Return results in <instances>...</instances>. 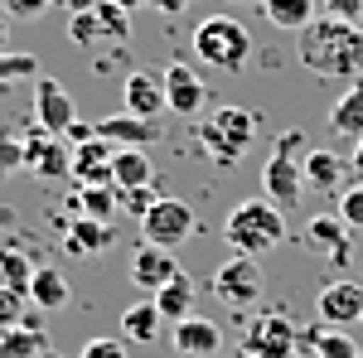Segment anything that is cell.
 <instances>
[{
	"mask_svg": "<svg viewBox=\"0 0 363 358\" xmlns=\"http://www.w3.org/2000/svg\"><path fill=\"white\" fill-rule=\"evenodd\" d=\"M150 179H155V165H150V155L145 150H121L116 145V155H112V184L116 189H150Z\"/></svg>",
	"mask_w": 363,
	"mask_h": 358,
	"instance_id": "cell-22",
	"label": "cell"
},
{
	"mask_svg": "<svg viewBox=\"0 0 363 358\" xmlns=\"http://www.w3.org/2000/svg\"><path fill=\"white\" fill-rule=\"evenodd\" d=\"M54 10H68V15H87V10H97V0H49Z\"/></svg>",
	"mask_w": 363,
	"mask_h": 358,
	"instance_id": "cell-41",
	"label": "cell"
},
{
	"mask_svg": "<svg viewBox=\"0 0 363 358\" xmlns=\"http://www.w3.org/2000/svg\"><path fill=\"white\" fill-rule=\"evenodd\" d=\"M344 174H349V165L339 160L335 150H310L306 155V184H315L320 194H339L344 189Z\"/></svg>",
	"mask_w": 363,
	"mask_h": 358,
	"instance_id": "cell-23",
	"label": "cell"
},
{
	"mask_svg": "<svg viewBox=\"0 0 363 358\" xmlns=\"http://www.w3.org/2000/svg\"><path fill=\"white\" fill-rule=\"evenodd\" d=\"M39 73V58L34 54H15V49H0V83H20Z\"/></svg>",
	"mask_w": 363,
	"mask_h": 358,
	"instance_id": "cell-31",
	"label": "cell"
},
{
	"mask_svg": "<svg viewBox=\"0 0 363 358\" xmlns=\"http://www.w3.org/2000/svg\"><path fill=\"white\" fill-rule=\"evenodd\" d=\"M112 155L116 145L107 140H83L78 150H73V179H78V189H97V184H112Z\"/></svg>",
	"mask_w": 363,
	"mask_h": 358,
	"instance_id": "cell-16",
	"label": "cell"
},
{
	"mask_svg": "<svg viewBox=\"0 0 363 358\" xmlns=\"http://www.w3.org/2000/svg\"><path fill=\"white\" fill-rule=\"evenodd\" d=\"M25 169L39 174V179H63V174H73V150H68L58 136L44 131V136L25 140Z\"/></svg>",
	"mask_w": 363,
	"mask_h": 358,
	"instance_id": "cell-14",
	"label": "cell"
},
{
	"mask_svg": "<svg viewBox=\"0 0 363 358\" xmlns=\"http://www.w3.org/2000/svg\"><path fill=\"white\" fill-rule=\"evenodd\" d=\"M34 272H39V267H34L20 247H0V286H5V291H25V296H29Z\"/></svg>",
	"mask_w": 363,
	"mask_h": 358,
	"instance_id": "cell-29",
	"label": "cell"
},
{
	"mask_svg": "<svg viewBox=\"0 0 363 358\" xmlns=\"http://www.w3.org/2000/svg\"><path fill=\"white\" fill-rule=\"evenodd\" d=\"M262 15L277 29H310L315 25V0H262Z\"/></svg>",
	"mask_w": 363,
	"mask_h": 358,
	"instance_id": "cell-26",
	"label": "cell"
},
{
	"mask_svg": "<svg viewBox=\"0 0 363 358\" xmlns=\"http://www.w3.org/2000/svg\"><path fill=\"white\" fill-rule=\"evenodd\" d=\"M354 145H359V150L349 155V169H354V174H359V179H363V140H354Z\"/></svg>",
	"mask_w": 363,
	"mask_h": 358,
	"instance_id": "cell-42",
	"label": "cell"
},
{
	"mask_svg": "<svg viewBox=\"0 0 363 358\" xmlns=\"http://www.w3.org/2000/svg\"><path fill=\"white\" fill-rule=\"evenodd\" d=\"M150 301L160 305V315H165L169 325H179V320H189V305H194V281L179 272L174 281H169V286H160Z\"/></svg>",
	"mask_w": 363,
	"mask_h": 358,
	"instance_id": "cell-25",
	"label": "cell"
},
{
	"mask_svg": "<svg viewBox=\"0 0 363 358\" xmlns=\"http://www.w3.org/2000/svg\"><path fill=\"white\" fill-rule=\"evenodd\" d=\"M165 330V315H160V305L155 301H136L121 310V334L131 339V344H155Z\"/></svg>",
	"mask_w": 363,
	"mask_h": 358,
	"instance_id": "cell-21",
	"label": "cell"
},
{
	"mask_svg": "<svg viewBox=\"0 0 363 358\" xmlns=\"http://www.w3.org/2000/svg\"><path fill=\"white\" fill-rule=\"evenodd\" d=\"M34 121H39V131H49V136H68V131L78 126V107H73V97L63 92V83L34 78Z\"/></svg>",
	"mask_w": 363,
	"mask_h": 358,
	"instance_id": "cell-9",
	"label": "cell"
},
{
	"mask_svg": "<svg viewBox=\"0 0 363 358\" xmlns=\"http://www.w3.org/2000/svg\"><path fill=\"white\" fill-rule=\"evenodd\" d=\"M97 25H102V34H112V39H131V15L121 10V5H112V0H97Z\"/></svg>",
	"mask_w": 363,
	"mask_h": 358,
	"instance_id": "cell-33",
	"label": "cell"
},
{
	"mask_svg": "<svg viewBox=\"0 0 363 358\" xmlns=\"http://www.w3.org/2000/svg\"><path fill=\"white\" fill-rule=\"evenodd\" d=\"M44 330H29V325H20V330H5L0 334V358H34L44 354Z\"/></svg>",
	"mask_w": 363,
	"mask_h": 358,
	"instance_id": "cell-30",
	"label": "cell"
},
{
	"mask_svg": "<svg viewBox=\"0 0 363 358\" xmlns=\"http://www.w3.org/2000/svg\"><path fill=\"white\" fill-rule=\"evenodd\" d=\"M160 83H165V102L174 116H194L203 107V78H199L189 63H169L160 68Z\"/></svg>",
	"mask_w": 363,
	"mask_h": 358,
	"instance_id": "cell-13",
	"label": "cell"
},
{
	"mask_svg": "<svg viewBox=\"0 0 363 358\" xmlns=\"http://www.w3.org/2000/svg\"><path fill=\"white\" fill-rule=\"evenodd\" d=\"M179 276V262H174V252L165 247H150V242H140V252L131 257V281H136L140 291H160V286H169Z\"/></svg>",
	"mask_w": 363,
	"mask_h": 358,
	"instance_id": "cell-17",
	"label": "cell"
},
{
	"mask_svg": "<svg viewBox=\"0 0 363 358\" xmlns=\"http://www.w3.org/2000/svg\"><path fill=\"white\" fill-rule=\"evenodd\" d=\"M112 5H121V10L131 15V10H140V5H145V0H112Z\"/></svg>",
	"mask_w": 363,
	"mask_h": 358,
	"instance_id": "cell-44",
	"label": "cell"
},
{
	"mask_svg": "<svg viewBox=\"0 0 363 358\" xmlns=\"http://www.w3.org/2000/svg\"><path fill=\"white\" fill-rule=\"evenodd\" d=\"M112 242H116V228L112 223H97V218H78L68 223V233H63V252L68 257H97V252H112Z\"/></svg>",
	"mask_w": 363,
	"mask_h": 358,
	"instance_id": "cell-19",
	"label": "cell"
},
{
	"mask_svg": "<svg viewBox=\"0 0 363 358\" xmlns=\"http://www.w3.org/2000/svg\"><path fill=\"white\" fill-rule=\"evenodd\" d=\"M194 54L208 68H218V73H238L252 54V34L233 15H208V20L194 25Z\"/></svg>",
	"mask_w": 363,
	"mask_h": 358,
	"instance_id": "cell-4",
	"label": "cell"
},
{
	"mask_svg": "<svg viewBox=\"0 0 363 358\" xmlns=\"http://www.w3.org/2000/svg\"><path fill=\"white\" fill-rule=\"evenodd\" d=\"M228 5H262V0H228Z\"/></svg>",
	"mask_w": 363,
	"mask_h": 358,
	"instance_id": "cell-45",
	"label": "cell"
},
{
	"mask_svg": "<svg viewBox=\"0 0 363 358\" xmlns=\"http://www.w3.org/2000/svg\"><path fill=\"white\" fill-rule=\"evenodd\" d=\"M325 15L344 25H363V0H325Z\"/></svg>",
	"mask_w": 363,
	"mask_h": 358,
	"instance_id": "cell-37",
	"label": "cell"
},
{
	"mask_svg": "<svg viewBox=\"0 0 363 358\" xmlns=\"http://www.w3.org/2000/svg\"><path fill=\"white\" fill-rule=\"evenodd\" d=\"M145 5H150L155 15H165V20H179V15L189 10V0H145Z\"/></svg>",
	"mask_w": 363,
	"mask_h": 358,
	"instance_id": "cell-40",
	"label": "cell"
},
{
	"mask_svg": "<svg viewBox=\"0 0 363 358\" xmlns=\"http://www.w3.org/2000/svg\"><path fill=\"white\" fill-rule=\"evenodd\" d=\"M29 305V296L25 291H5V286H0V334L5 330H20V325H25V310Z\"/></svg>",
	"mask_w": 363,
	"mask_h": 358,
	"instance_id": "cell-34",
	"label": "cell"
},
{
	"mask_svg": "<svg viewBox=\"0 0 363 358\" xmlns=\"http://www.w3.org/2000/svg\"><path fill=\"white\" fill-rule=\"evenodd\" d=\"M73 203H78V213H83V218H97V223H112V213L121 208V198H116V184L78 189V194H73Z\"/></svg>",
	"mask_w": 363,
	"mask_h": 358,
	"instance_id": "cell-28",
	"label": "cell"
},
{
	"mask_svg": "<svg viewBox=\"0 0 363 358\" xmlns=\"http://www.w3.org/2000/svg\"><path fill=\"white\" fill-rule=\"evenodd\" d=\"M213 296L228 305V310H252V305L262 301V267H257V257H228L223 267L213 272Z\"/></svg>",
	"mask_w": 363,
	"mask_h": 358,
	"instance_id": "cell-8",
	"label": "cell"
},
{
	"mask_svg": "<svg viewBox=\"0 0 363 358\" xmlns=\"http://www.w3.org/2000/svg\"><path fill=\"white\" fill-rule=\"evenodd\" d=\"M252 136H257V111H247V107H218V111H208V121L199 126V140L208 145V155L218 165H238L252 150Z\"/></svg>",
	"mask_w": 363,
	"mask_h": 358,
	"instance_id": "cell-5",
	"label": "cell"
},
{
	"mask_svg": "<svg viewBox=\"0 0 363 358\" xmlns=\"http://www.w3.org/2000/svg\"><path fill=\"white\" fill-rule=\"evenodd\" d=\"M121 111L145 116V121H155L160 111H169L165 83H160V68H155V73H126V83H121Z\"/></svg>",
	"mask_w": 363,
	"mask_h": 358,
	"instance_id": "cell-12",
	"label": "cell"
},
{
	"mask_svg": "<svg viewBox=\"0 0 363 358\" xmlns=\"http://www.w3.org/2000/svg\"><path fill=\"white\" fill-rule=\"evenodd\" d=\"M223 237L233 257H262V252L286 242V213L272 198H242L223 218Z\"/></svg>",
	"mask_w": 363,
	"mask_h": 358,
	"instance_id": "cell-2",
	"label": "cell"
},
{
	"mask_svg": "<svg viewBox=\"0 0 363 358\" xmlns=\"http://www.w3.org/2000/svg\"><path fill=\"white\" fill-rule=\"evenodd\" d=\"M97 34H102V25H97L92 10H87V15H68V39H73V44H92Z\"/></svg>",
	"mask_w": 363,
	"mask_h": 358,
	"instance_id": "cell-36",
	"label": "cell"
},
{
	"mask_svg": "<svg viewBox=\"0 0 363 358\" xmlns=\"http://www.w3.org/2000/svg\"><path fill=\"white\" fill-rule=\"evenodd\" d=\"M301 334L291 325L286 310H257L242 330V354L247 358H296Z\"/></svg>",
	"mask_w": 363,
	"mask_h": 358,
	"instance_id": "cell-6",
	"label": "cell"
},
{
	"mask_svg": "<svg viewBox=\"0 0 363 358\" xmlns=\"http://www.w3.org/2000/svg\"><path fill=\"white\" fill-rule=\"evenodd\" d=\"M44 10H54L49 0H5V15L10 20H39Z\"/></svg>",
	"mask_w": 363,
	"mask_h": 358,
	"instance_id": "cell-39",
	"label": "cell"
},
{
	"mask_svg": "<svg viewBox=\"0 0 363 358\" xmlns=\"http://www.w3.org/2000/svg\"><path fill=\"white\" fill-rule=\"evenodd\" d=\"M29 305L34 310H63L68 305V281L58 267H39L34 281H29Z\"/></svg>",
	"mask_w": 363,
	"mask_h": 358,
	"instance_id": "cell-24",
	"label": "cell"
},
{
	"mask_svg": "<svg viewBox=\"0 0 363 358\" xmlns=\"http://www.w3.org/2000/svg\"><path fill=\"white\" fill-rule=\"evenodd\" d=\"M330 131H335L339 140H363V78H354L349 92L335 102V111H330Z\"/></svg>",
	"mask_w": 363,
	"mask_h": 358,
	"instance_id": "cell-20",
	"label": "cell"
},
{
	"mask_svg": "<svg viewBox=\"0 0 363 358\" xmlns=\"http://www.w3.org/2000/svg\"><path fill=\"white\" fill-rule=\"evenodd\" d=\"M306 344H310L315 358H363L359 344H354L344 330H330V325H315V330L306 334Z\"/></svg>",
	"mask_w": 363,
	"mask_h": 358,
	"instance_id": "cell-27",
	"label": "cell"
},
{
	"mask_svg": "<svg viewBox=\"0 0 363 358\" xmlns=\"http://www.w3.org/2000/svg\"><path fill=\"white\" fill-rule=\"evenodd\" d=\"M339 218H344L349 233H363V179L339 189Z\"/></svg>",
	"mask_w": 363,
	"mask_h": 358,
	"instance_id": "cell-32",
	"label": "cell"
},
{
	"mask_svg": "<svg viewBox=\"0 0 363 358\" xmlns=\"http://www.w3.org/2000/svg\"><path fill=\"white\" fill-rule=\"evenodd\" d=\"M174 349H179L184 358H218L223 330H218L213 320H203V315H189V320L174 325Z\"/></svg>",
	"mask_w": 363,
	"mask_h": 358,
	"instance_id": "cell-18",
	"label": "cell"
},
{
	"mask_svg": "<svg viewBox=\"0 0 363 358\" xmlns=\"http://www.w3.org/2000/svg\"><path fill=\"white\" fill-rule=\"evenodd\" d=\"M92 136L107 140V145H131V150H145L150 140H160V121H145V116H131V111H116V116H102L92 126Z\"/></svg>",
	"mask_w": 363,
	"mask_h": 358,
	"instance_id": "cell-11",
	"label": "cell"
},
{
	"mask_svg": "<svg viewBox=\"0 0 363 358\" xmlns=\"http://www.w3.org/2000/svg\"><path fill=\"white\" fill-rule=\"evenodd\" d=\"M78 358H126V344L121 339H107V334H97V339H87Z\"/></svg>",
	"mask_w": 363,
	"mask_h": 358,
	"instance_id": "cell-35",
	"label": "cell"
},
{
	"mask_svg": "<svg viewBox=\"0 0 363 358\" xmlns=\"http://www.w3.org/2000/svg\"><path fill=\"white\" fill-rule=\"evenodd\" d=\"M25 165V140L15 136H0V174H10V169Z\"/></svg>",
	"mask_w": 363,
	"mask_h": 358,
	"instance_id": "cell-38",
	"label": "cell"
},
{
	"mask_svg": "<svg viewBox=\"0 0 363 358\" xmlns=\"http://www.w3.org/2000/svg\"><path fill=\"white\" fill-rule=\"evenodd\" d=\"M296 58L306 63L315 78H344V73H359L363 63V34L359 25H344V20H315L310 29H301L296 39Z\"/></svg>",
	"mask_w": 363,
	"mask_h": 358,
	"instance_id": "cell-1",
	"label": "cell"
},
{
	"mask_svg": "<svg viewBox=\"0 0 363 358\" xmlns=\"http://www.w3.org/2000/svg\"><path fill=\"white\" fill-rule=\"evenodd\" d=\"M315 320L344 330V325H359L363 320V286L359 281H330L320 296H315Z\"/></svg>",
	"mask_w": 363,
	"mask_h": 358,
	"instance_id": "cell-10",
	"label": "cell"
},
{
	"mask_svg": "<svg viewBox=\"0 0 363 358\" xmlns=\"http://www.w3.org/2000/svg\"><path fill=\"white\" fill-rule=\"evenodd\" d=\"M301 150H306V131H286V136H277L272 160L262 169V198H272L281 213H291L301 203V194H306V160H301Z\"/></svg>",
	"mask_w": 363,
	"mask_h": 358,
	"instance_id": "cell-3",
	"label": "cell"
},
{
	"mask_svg": "<svg viewBox=\"0 0 363 358\" xmlns=\"http://www.w3.org/2000/svg\"><path fill=\"white\" fill-rule=\"evenodd\" d=\"M140 233H145V242H150V247L174 252L179 242H189V237H194V208H189L184 198H155V203H150V213L140 218Z\"/></svg>",
	"mask_w": 363,
	"mask_h": 358,
	"instance_id": "cell-7",
	"label": "cell"
},
{
	"mask_svg": "<svg viewBox=\"0 0 363 358\" xmlns=\"http://www.w3.org/2000/svg\"><path fill=\"white\" fill-rule=\"evenodd\" d=\"M349 228H344V218L339 213H315V218L306 223V242L315 252H325V262L330 267H344L349 262Z\"/></svg>",
	"mask_w": 363,
	"mask_h": 358,
	"instance_id": "cell-15",
	"label": "cell"
},
{
	"mask_svg": "<svg viewBox=\"0 0 363 358\" xmlns=\"http://www.w3.org/2000/svg\"><path fill=\"white\" fill-rule=\"evenodd\" d=\"M5 39H10V15H5V5H0V49H5Z\"/></svg>",
	"mask_w": 363,
	"mask_h": 358,
	"instance_id": "cell-43",
	"label": "cell"
}]
</instances>
